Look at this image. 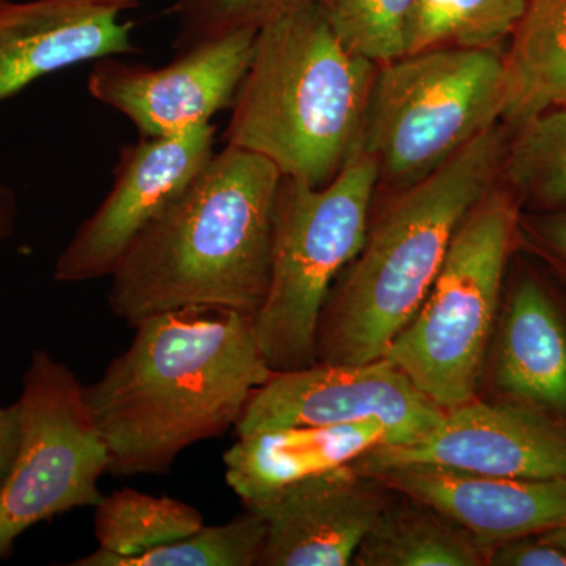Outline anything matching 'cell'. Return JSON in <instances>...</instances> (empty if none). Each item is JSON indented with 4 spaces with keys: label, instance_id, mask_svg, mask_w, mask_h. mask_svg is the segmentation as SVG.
I'll use <instances>...</instances> for the list:
<instances>
[{
    "label": "cell",
    "instance_id": "8992f818",
    "mask_svg": "<svg viewBox=\"0 0 566 566\" xmlns=\"http://www.w3.org/2000/svg\"><path fill=\"white\" fill-rule=\"evenodd\" d=\"M516 227V196L497 181L461 221L423 304L382 357L444 411L476 398Z\"/></svg>",
    "mask_w": 566,
    "mask_h": 566
},
{
    "label": "cell",
    "instance_id": "3957f363",
    "mask_svg": "<svg viewBox=\"0 0 566 566\" xmlns=\"http://www.w3.org/2000/svg\"><path fill=\"white\" fill-rule=\"evenodd\" d=\"M506 142L497 123L441 169L395 191L324 303L316 363L385 357L428 296L461 221L501 180Z\"/></svg>",
    "mask_w": 566,
    "mask_h": 566
},
{
    "label": "cell",
    "instance_id": "44dd1931",
    "mask_svg": "<svg viewBox=\"0 0 566 566\" xmlns=\"http://www.w3.org/2000/svg\"><path fill=\"white\" fill-rule=\"evenodd\" d=\"M506 142L501 178L521 199L566 212V106L517 126Z\"/></svg>",
    "mask_w": 566,
    "mask_h": 566
},
{
    "label": "cell",
    "instance_id": "ac0fdd59",
    "mask_svg": "<svg viewBox=\"0 0 566 566\" xmlns=\"http://www.w3.org/2000/svg\"><path fill=\"white\" fill-rule=\"evenodd\" d=\"M502 118L517 126L566 106V0H532L504 52Z\"/></svg>",
    "mask_w": 566,
    "mask_h": 566
},
{
    "label": "cell",
    "instance_id": "cb8c5ba5",
    "mask_svg": "<svg viewBox=\"0 0 566 566\" xmlns=\"http://www.w3.org/2000/svg\"><path fill=\"white\" fill-rule=\"evenodd\" d=\"M342 44L381 66L409 54L419 0H314Z\"/></svg>",
    "mask_w": 566,
    "mask_h": 566
},
{
    "label": "cell",
    "instance_id": "4fadbf2b",
    "mask_svg": "<svg viewBox=\"0 0 566 566\" xmlns=\"http://www.w3.org/2000/svg\"><path fill=\"white\" fill-rule=\"evenodd\" d=\"M392 491L352 464L322 472L244 504L264 521L256 566H346Z\"/></svg>",
    "mask_w": 566,
    "mask_h": 566
},
{
    "label": "cell",
    "instance_id": "4dcf8cb0",
    "mask_svg": "<svg viewBox=\"0 0 566 566\" xmlns=\"http://www.w3.org/2000/svg\"><path fill=\"white\" fill-rule=\"evenodd\" d=\"M543 539L547 543H553V545H556L560 547V549H564L566 553V524L565 526L551 528V531L543 532V534H539Z\"/></svg>",
    "mask_w": 566,
    "mask_h": 566
},
{
    "label": "cell",
    "instance_id": "7c38bea8",
    "mask_svg": "<svg viewBox=\"0 0 566 566\" xmlns=\"http://www.w3.org/2000/svg\"><path fill=\"white\" fill-rule=\"evenodd\" d=\"M439 464L520 480H566V433L545 417L474 400L446 411L415 444L375 447L353 461L360 474L397 464Z\"/></svg>",
    "mask_w": 566,
    "mask_h": 566
},
{
    "label": "cell",
    "instance_id": "83f0119b",
    "mask_svg": "<svg viewBox=\"0 0 566 566\" xmlns=\"http://www.w3.org/2000/svg\"><path fill=\"white\" fill-rule=\"evenodd\" d=\"M18 218H20V202L18 193L9 185L0 182V245L17 232Z\"/></svg>",
    "mask_w": 566,
    "mask_h": 566
},
{
    "label": "cell",
    "instance_id": "7a4b0ae2",
    "mask_svg": "<svg viewBox=\"0 0 566 566\" xmlns=\"http://www.w3.org/2000/svg\"><path fill=\"white\" fill-rule=\"evenodd\" d=\"M282 178L255 153H214L111 274L112 314L132 327L186 307L255 316L270 286Z\"/></svg>",
    "mask_w": 566,
    "mask_h": 566
},
{
    "label": "cell",
    "instance_id": "484cf974",
    "mask_svg": "<svg viewBox=\"0 0 566 566\" xmlns=\"http://www.w3.org/2000/svg\"><path fill=\"white\" fill-rule=\"evenodd\" d=\"M486 565L493 566H566V553L542 536H521L488 551Z\"/></svg>",
    "mask_w": 566,
    "mask_h": 566
},
{
    "label": "cell",
    "instance_id": "d6986e66",
    "mask_svg": "<svg viewBox=\"0 0 566 566\" xmlns=\"http://www.w3.org/2000/svg\"><path fill=\"white\" fill-rule=\"evenodd\" d=\"M390 499L360 543L356 566H482L488 551L463 527L415 499Z\"/></svg>",
    "mask_w": 566,
    "mask_h": 566
},
{
    "label": "cell",
    "instance_id": "d6a6232c",
    "mask_svg": "<svg viewBox=\"0 0 566 566\" xmlns=\"http://www.w3.org/2000/svg\"><path fill=\"white\" fill-rule=\"evenodd\" d=\"M0 406H2V405H0Z\"/></svg>",
    "mask_w": 566,
    "mask_h": 566
},
{
    "label": "cell",
    "instance_id": "2e32d148",
    "mask_svg": "<svg viewBox=\"0 0 566 566\" xmlns=\"http://www.w3.org/2000/svg\"><path fill=\"white\" fill-rule=\"evenodd\" d=\"M390 446L381 423L312 424L238 436L226 455L227 485L244 504L307 476L352 464L375 447Z\"/></svg>",
    "mask_w": 566,
    "mask_h": 566
},
{
    "label": "cell",
    "instance_id": "d4e9b609",
    "mask_svg": "<svg viewBox=\"0 0 566 566\" xmlns=\"http://www.w3.org/2000/svg\"><path fill=\"white\" fill-rule=\"evenodd\" d=\"M300 2L303 0H178L175 51L245 29L259 31L264 22Z\"/></svg>",
    "mask_w": 566,
    "mask_h": 566
},
{
    "label": "cell",
    "instance_id": "4316f807",
    "mask_svg": "<svg viewBox=\"0 0 566 566\" xmlns=\"http://www.w3.org/2000/svg\"><path fill=\"white\" fill-rule=\"evenodd\" d=\"M21 419L18 403L0 406V491L9 479L20 449Z\"/></svg>",
    "mask_w": 566,
    "mask_h": 566
},
{
    "label": "cell",
    "instance_id": "277c9868",
    "mask_svg": "<svg viewBox=\"0 0 566 566\" xmlns=\"http://www.w3.org/2000/svg\"><path fill=\"white\" fill-rule=\"evenodd\" d=\"M378 69L303 0L256 31L226 145L262 156L283 178L324 186L363 150Z\"/></svg>",
    "mask_w": 566,
    "mask_h": 566
},
{
    "label": "cell",
    "instance_id": "e0dca14e",
    "mask_svg": "<svg viewBox=\"0 0 566 566\" xmlns=\"http://www.w3.org/2000/svg\"><path fill=\"white\" fill-rule=\"evenodd\" d=\"M497 381L524 405L566 416V327L534 279H524L510 301Z\"/></svg>",
    "mask_w": 566,
    "mask_h": 566
},
{
    "label": "cell",
    "instance_id": "5b68a950",
    "mask_svg": "<svg viewBox=\"0 0 566 566\" xmlns=\"http://www.w3.org/2000/svg\"><path fill=\"white\" fill-rule=\"evenodd\" d=\"M378 185V166L364 150L324 186L282 178L270 286L253 316L260 349L274 374L316 363L324 303L363 249Z\"/></svg>",
    "mask_w": 566,
    "mask_h": 566
},
{
    "label": "cell",
    "instance_id": "30bf717a",
    "mask_svg": "<svg viewBox=\"0 0 566 566\" xmlns=\"http://www.w3.org/2000/svg\"><path fill=\"white\" fill-rule=\"evenodd\" d=\"M216 132L210 122L175 136L122 145L109 192L59 253L54 281L111 277L137 234L214 156Z\"/></svg>",
    "mask_w": 566,
    "mask_h": 566
},
{
    "label": "cell",
    "instance_id": "9a60e30c",
    "mask_svg": "<svg viewBox=\"0 0 566 566\" xmlns=\"http://www.w3.org/2000/svg\"><path fill=\"white\" fill-rule=\"evenodd\" d=\"M120 14L87 0H2L0 104L57 71L139 52Z\"/></svg>",
    "mask_w": 566,
    "mask_h": 566
},
{
    "label": "cell",
    "instance_id": "8fae6325",
    "mask_svg": "<svg viewBox=\"0 0 566 566\" xmlns=\"http://www.w3.org/2000/svg\"><path fill=\"white\" fill-rule=\"evenodd\" d=\"M256 31L245 29L203 41L159 69L118 57L93 62L87 91L120 112L140 137L175 136L232 109L249 65Z\"/></svg>",
    "mask_w": 566,
    "mask_h": 566
},
{
    "label": "cell",
    "instance_id": "ffe728a7",
    "mask_svg": "<svg viewBox=\"0 0 566 566\" xmlns=\"http://www.w3.org/2000/svg\"><path fill=\"white\" fill-rule=\"evenodd\" d=\"M202 526L203 515L196 506L132 488L103 495L93 516L99 549L115 557L139 556L185 538Z\"/></svg>",
    "mask_w": 566,
    "mask_h": 566
},
{
    "label": "cell",
    "instance_id": "7402d4cb",
    "mask_svg": "<svg viewBox=\"0 0 566 566\" xmlns=\"http://www.w3.org/2000/svg\"><path fill=\"white\" fill-rule=\"evenodd\" d=\"M532 0H419L409 54L436 48L502 50Z\"/></svg>",
    "mask_w": 566,
    "mask_h": 566
},
{
    "label": "cell",
    "instance_id": "f546056e",
    "mask_svg": "<svg viewBox=\"0 0 566 566\" xmlns=\"http://www.w3.org/2000/svg\"><path fill=\"white\" fill-rule=\"evenodd\" d=\"M87 2L95 3V6L106 7V9L117 10L123 13L125 10L134 9L139 6L142 0H87Z\"/></svg>",
    "mask_w": 566,
    "mask_h": 566
},
{
    "label": "cell",
    "instance_id": "5bb4252c",
    "mask_svg": "<svg viewBox=\"0 0 566 566\" xmlns=\"http://www.w3.org/2000/svg\"><path fill=\"white\" fill-rule=\"evenodd\" d=\"M365 475L449 517L486 551L566 524V480L505 479L424 463L387 465Z\"/></svg>",
    "mask_w": 566,
    "mask_h": 566
},
{
    "label": "cell",
    "instance_id": "9c48e42d",
    "mask_svg": "<svg viewBox=\"0 0 566 566\" xmlns=\"http://www.w3.org/2000/svg\"><path fill=\"white\" fill-rule=\"evenodd\" d=\"M446 411L386 359L367 364L315 363L274 374L249 398L237 436L286 427L378 422L390 446L433 433Z\"/></svg>",
    "mask_w": 566,
    "mask_h": 566
},
{
    "label": "cell",
    "instance_id": "ba28073f",
    "mask_svg": "<svg viewBox=\"0 0 566 566\" xmlns=\"http://www.w3.org/2000/svg\"><path fill=\"white\" fill-rule=\"evenodd\" d=\"M20 449L0 491V562L29 528L71 510L96 506L109 452L84 386L61 360L35 349L18 398Z\"/></svg>",
    "mask_w": 566,
    "mask_h": 566
},
{
    "label": "cell",
    "instance_id": "52a82bcc",
    "mask_svg": "<svg viewBox=\"0 0 566 566\" xmlns=\"http://www.w3.org/2000/svg\"><path fill=\"white\" fill-rule=\"evenodd\" d=\"M504 91L502 50L436 48L379 66L363 142L379 182L397 191L441 169L501 122Z\"/></svg>",
    "mask_w": 566,
    "mask_h": 566
},
{
    "label": "cell",
    "instance_id": "1f68e13d",
    "mask_svg": "<svg viewBox=\"0 0 566 566\" xmlns=\"http://www.w3.org/2000/svg\"><path fill=\"white\" fill-rule=\"evenodd\" d=\"M0 2H2V0H0Z\"/></svg>",
    "mask_w": 566,
    "mask_h": 566
},
{
    "label": "cell",
    "instance_id": "603a6c76",
    "mask_svg": "<svg viewBox=\"0 0 566 566\" xmlns=\"http://www.w3.org/2000/svg\"><path fill=\"white\" fill-rule=\"evenodd\" d=\"M266 526L251 510L221 526H202L193 534L133 557L104 551L70 562L71 566H256Z\"/></svg>",
    "mask_w": 566,
    "mask_h": 566
},
{
    "label": "cell",
    "instance_id": "6da1fadb",
    "mask_svg": "<svg viewBox=\"0 0 566 566\" xmlns=\"http://www.w3.org/2000/svg\"><path fill=\"white\" fill-rule=\"evenodd\" d=\"M132 344L85 401L109 452L107 474H169L186 449L234 427L271 370L253 316L219 307L163 312L134 326Z\"/></svg>",
    "mask_w": 566,
    "mask_h": 566
},
{
    "label": "cell",
    "instance_id": "f1b7e54d",
    "mask_svg": "<svg viewBox=\"0 0 566 566\" xmlns=\"http://www.w3.org/2000/svg\"><path fill=\"white\" fill-rule=\"evenodd\" d=\"M538 230L545 243L566 260V212H556L543 219Z\"/></svg>",
    "mask_w": 566,
    "mask_h": 566
}]
</instances>
